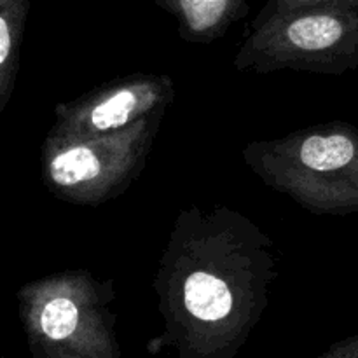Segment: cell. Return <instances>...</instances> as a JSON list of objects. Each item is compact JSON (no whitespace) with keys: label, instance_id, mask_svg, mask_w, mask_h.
I'll use <instances>...</instances> for the list:
<instances>
[{"label":"cell","instance_id":"4","mask_svg":"<svg viewBox=\"0 0 358 358\" xmlns=\"http://www.w3.org/2000/svg\"><path fill=\"white\" fill-rule=\"evenodd\" d=\"M166 112L107 136L59 140L45 135L42 182L55 198L77 206H100L124 194L140 177Z\"/></svg>","mask_w":358,"mask_h":358},{"label":"cell","instance_id":"10","mask_svg":"<svg viewBox=\"0 0 358 358\" xmlns=\"http://www.w3.org/2000/svg\"><path fill=\"white\" fill-rule=\"evenodd\" d=\"M6 358H7V357H6Z\"/></svg>","mask_w":358,"mask_h":358},{"label":"cell","instance_id":"7","mask_svg":"<svg viewBox=\"0 0 358 358\" xmlns=\"http://www.w3.org/2000/svg\"><path fill=\"white\" fill-rule=\"evenodd\" d=\"M177 21L178 37L189 44H212L243 20L248 0H154Z\"/></svg>","mask_w":358,"mask_h":358},{"label":"cell","instance_id":"6","mask_svg":"<svg viewBox=\"0 0 358 358\" xmlns=\"http://www.w3.org/2000/svg\"><path fill=\"white\" fill-rule=\"evenodd\" d=\"M175 84L163 73H131L110 79L55 107L48 136L84 140L114 135L159 112L170 110Z\"/></svg>","mask_w":358,"mask_h":358},{"label":"cell","instance_id":"2","mask_svg":"<svg viewBox=\"0 0 358 358\" xmlns=\"http://www.w3.org/2000/svg\"><path fill=\"white\" fill-rule=\"evenodd\" d=\"M241 154L268 187L310 213L345 215L358 208V135L345 122L254 140Z\"/></svg>","mask_w":358,"mask_h":358},{"label":"cell","instance_id":"9","mask_svg":"<svg viewBox=\"0 0 358 358\" xmlns=\"http://www.w3.org/2000/svg\"><path fill=\"white\" fill-rule=\"evenodd\" d=\"M313 7H343V9H358V0H268L259 10L257 16L248 24V31L262 27L268 21L283 14L294 13L301 9H313Z\"/></svg>","mask_w":358,"mask_h":358},{"label":"cell","instance_id":"1","mask_svg":"<svg viewBox=\"0 0 358 358\" xmlns=\"http://www.w3.org/2000/svg\"><path fill=\"white\" fill-rule=\"evenodd\" d=\"M278 276L275 241L250 217L227 205L180 210L152 282L161 339L178 358H234Z\"/></svg>","mask_w":358,"mask_h":358},{"label":"cell","instance_id":"5","mask_svg":"<svg viewBox=\"0 0 358 358\" xmlns=\"http://www.w3.org/2000/svg\"><path fill=\"white\" fill-rule=\"evenodd\" d=\"M358 65V9L313 7L283 14L245 34L238 72L338 76Z\"/></svg>","mask_w":358,"mask_h":358},{"label":"cell","instance_id":"8","mask_svg":"<svg viewBox=\"0 0 358 358\" xmlns=\"http://www.w3.org/2000/svg\"><path fill=\"white\" fill-rule=\"evenodd\" d=\"M30 0H0V114L13 100Z\"/></svg>","mask_w":358,"mask_h":358},{"label":"cell","instance_id":"3","mask_svg":"<svg viewBox=\"0 0 358 358\" xmlns=\"http://www.w3.org/2000/svg\"><path fill=\"white\" fill-rule=\"evenodd\" d=\"M16 299L34 358H122L112 280L69 269L24 283Z\"/></svg>","mask_w":358,"mask_h":358}]
</instances>
